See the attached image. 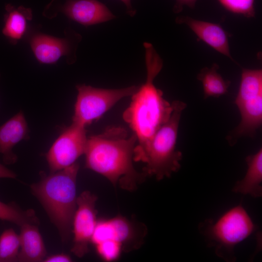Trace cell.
Listing matches in <instances>:
<instances>
[{
	"mask_svg": "<svg viewBox=\"0 0 262 262\" xmlns=\"http://www.w3.org/2000/svg\"><path fill=\"white\" fill-rule=\"evenodd\" d=\"M135 135L121 127L107 128L99 134L88 137L85 167L106 178L115 187L132 191L146 177L134 168Z\"/></svg>",
	"mask_w": 262,
	"mask_h": 262,
	"instance_id": "1",
	"label": "cell"
},
{
	"mask_svg": "<svg viewBox=\"0 0 262 262\" xmlns=\"http://www.w3.org/2000/svg\"><path fill=\"white\" fill-rule=\"evenodd\" d=\"M147 69L146 82L131 96L129 106L123 114L137 139L136 146L146 144L156 131L169 118L173 109L156 88L154 80L162 69L163 62L153 45L144 43Z\"/></svg>",
	"mask_w": 262,
	"mask_h": 262,
	"instance_id": "2",
	"label": "cell"
},
{
	"mask_svg": "<svg viewBox=\"0 0 262 262\" xmlns=\"http://www.w3.org/2000/svg\"><path fill=\"white\" fill-rule=\"evenodd\" d=\"M79 164L46 175L31 185L32 194L40 202L51 222L57 229L62 242L67 243L72 232L77 209L76 181Z\"/></svg>",
	"mask_w": 262,
	"mask_h": 262,
	"instance_id": "3",
	"label": "cell"
},
{
	"mask_svg": "<svg viewBox=\"0 0 262 262\" xmlns=\"http://www.w3.org/2000/svg\"><path fill=\"white\" fill-rule=\"evenodd\" d=\"M172 103L173 109L168 120L146 144L135 146L134 149L133 161L145 164L143 173L158 180L170 177L180 167L182 153L176 145L181 115L186 104L178 100Z\"/></svg>",
	"mask_w": 262,
	"mask_h": 262,
	"instance_id": "4",
	"label": "cell"
},
{
	"mask_svg": "<svg viewBox=\"0 0 262 262\" xmlns=\"http://www.w3.org/2000/svg\"><path fill=\"white\" fill-rule=\"evenodd\" d=\"M210 247L227 262L236 260L235 246L257 229L246 210L239 205L228 210L216 222L206 219L198 226Z\"/></svg>",
	"mask_w": 262,
	"mask_h": 262,
	"instance_id": "5",
	"label": "cell"
},
{
	"mask_svg": "<svg viewBox=\"0 0 262 262\" xmlns=\"http://www.w3.org/2000/svg\"><path fill=\"white\" fill-rule=\"evenodd\" d=\"M241 122L228 135L233 145L243 136L253 137L262 123V70L243 68L238 93L235 100Z\"/></svg>",
	"mask_w": 262,
	"mask_h": 262,
	"instance_id": "6",
	"label": "cell"
},
{
	"mask_svg": "<svg viewBox=\"0 0 262 262\" xmlns=\"http://www.w3.org/2000/svg\"><path fill=\"white\" fill-rule=\"evenodd\" d=\"M78 95L72 122L86 127L101 117L117 102L131 96L138 87L118 89L96 88L85 84L76 86Z\"/></svg>",
	"mask_w": 262,
	"mask_h": 262,
	"instance_id": "7",
	"label": "cell"
},
{
	"mask_svg": "<svg viewBox=\"0 0 262 262\" xmlns=\"http://www.w3.org/2000/svg\"><path fill=\"white\" fill-rule=\"evenodd\" d=\"M147 232L145 225L118 215L98 219L91 244L95 246L104 241H112L120 244L123 252H129L143 245Z\"/></svg>",
	"mask_w": 262,
	"mask_h": 262,
	"instance_id": "8",
	"label": "cell"
},
{
	"mask_svg": "<svg viewBox=\"0 0 262 262\" xmlns=\"http://www.w3.org/2000/svg\"><path fill=\"white\" fill-rule=\"evenodd\" d=\"M88 138L85 127L72 122L66 127L47 153L50 173L66 168L84 154Z\"/></svg>",
	"mask_w": 262,
	"mask_h": 262,
	"instance_id": "9",
	"label": "cell"
},
{
	"mask_svg": "<svg viewBox=\"0 0 262 262\" xmlns=\"http://www.w3.org/2000/svg\"><path fill=\"white\" fill-rule=\"evenodd\" d=\"M98 197L89 191L82 192L77 199V209L72 225L73 234L71 251L82 258L89 252V245L98 219L96 203Z\"/></svg>",
	"mask_w": 262,
	"mask_h": 262,
	"instance_id": "10",
	"label": "cell"
},
{
	"mask_svg": "<svg viewBox=\"0 0 262 262\" xmlns=\"http://www.w3.org/2000/svg\"><path fill=\"white\" fill-rule=\"evenodd\" d=\"M61 10L68 17L84 26L110 21L115 16L98 0H66Z\"/></svg>",
	"mask_w": 262,
	"mask_h": 262,
	"instance_id": "11",
	"label": "cell"
},
{
	"mask_svg": "<svg viewBox=\"0 0 262 262\" xmlns=\"http://www.w3.org/2000/svg\"><path fill=\"white\" fill-rule=\"evenodd\" d=\"M175 21L178 24L186 25L199 39L236 63L230 54L229 34L219 24L184 16H178Z\"/></svg>",
	"mask_w": 262,
	"mask_h": 262,
	"instance_id": "12",
	"label": "cell"
},
{
	"mask_svg": "<svg viewBox=\"0 0 262 262\" xmlns=\"http://www.w3.org/2000/svg\"><path fill=\"white\" fill-rule=\"evenodd\" d=\"M29 130L23 113L20 111L0 126V153L5 164L15 163L17 156L13 148L19 142L29 138Z\"/></svg>",
	"mask_w": 262,
	"mask_h": 262,
	"instance_id": "13",
	"label": "cell"
},
{
	"mask_svg": "<svg viewBox=\"0 0 262 262\" xmlns=\"http://www.w3.org/2000/svg\"><path fill=\"white\" fill-rule=\"evenodd\" d=\"M20 228L19 236L20 248L17 261L43 262L46 257L47 251L38 225L25 224Z\"/></svg>",
	"mask_w": 262,
	"mask_h": 262,
	"instance_id": "14",
	"label": "cell"
},
{
	"mask_svg": "<svg viewBox=\"0 0 262 262\" xmlns=\"http://www.w3.org/2000/svg\"><path fill=\"white\" fill-rule=\"evenodd\" d=\"M31 45L37 59L44 64L54 63L70 50L67 40L45 34L33 36Z\"/></svg>",
	"mask_w": 262,
	"mask_h": 262,
	"instance_id": "15",
	"label": "cell"
},
{
	"mask_svg": "<svg viewBox=\"0 0 262 262\" xmlns=\"http://www.w3.org/2000/svg\"><path fill=\"white\" fill-rule=\"evenodd\" d=\"M247 169L244 178L237 181L233 191L244 195H249L253 197L262 195V149L246 158Z\"/></svg>",
	"mask_w": 262,
	"mask_h": 262,
	"instance_id": "16",
	"label": "cell"
},
{
	"mask_svg": "<svg viewBox=\"0 0 262 262\" xmlns=\"http://www.w3.org/2000/svg\"><path fill=\"white\" fill-rule=\"evenodd\" d=\"M4 15L2 34L13 43L20 39L26 31L27 21L31 19L32 10L23 6L16 8L7 4Z\"/></svg>",
	"mask_w": 262,
	"mask_h": 262,
	"instance_id": "17",
	"label": "cell"
},
{
	"mask_svg": "<svg viewBox=\"0 0 262 262\" xmlns=\"http://www.w3.org/2000/svg\"><path fill=\"white\" fill-rule=\"evenodd\" d=\"M218 69V65L213 64L210 68H203L197 74V79L202 84L204 99L218 98L228 92L230 82L223 78Z\"/></svg>",
	"mask_w": 262,
	"mask_h": 262,
	"instance_id": "18",
	"label": "cell"
},
{
	"mask_svg": "<svg viewBox=\"0 0 262 262\" xmlns=\"http://www.w3.org/2000/svg\"><path fill=\"white\" fill-rule=\"evenodd\" d=\"M0 219L19 227L25 224H39V220L33 210H23L14 203L7 204L0 201Z\"/></svg>",
	"mask_w": 262,
	"mask_h": 262,
	"instance_id": "19",
	"label": "cell"
},
{
	"mask_svg": "<svg viewBox=\"0 0 262 262\" xmlns=\"http://www.w3.org/2000/svg\"><path fill=\"white\" fill-rule=\"evenodd\" d=\"M19 248V235L12 229L5 230L0 236V262L17 261Z\"/></svg>",
	"mask_w": 262,
	"mask_h": 262,
	"instance_id": "20",
	"label": "cell"
},
{
	"mask_svg": "<svg viewBox=\"0 0 262 262\" xmlns=\"http://www.w3.org/2000/svg\"><path fill=\"white\" fill-rule=\"evenodd\" d=\"M227 10L247 18L254 17L255 0H217Z\"/></svg>",
	"mask_w": 262,
	"mask_h": 262,
	"instance_id": "21",
	"label": "cell"
},
{
	"mask_svg": "<svg viewBox=\"0 0 262 262\" xmlns=\"http://www.w3.org/2000/svg\"><path fill=\"white\" fill-rule=\"evenodd\" d=\"M94 246L98 255L106 262L118 260L123 252L121 245L112 241H104Z\"/></svg>",
	"mask_w": 262,
	"mask_h": 262,
	"instance_id": "22",
	"label": "cell"
},
{
	"mask_svg": "<svg viewBox=\"0 0 262 262\" xmlns=\"http://www.w3.org/2000/svg\"><path fill=\"white\" fill-rule=\"evenodd\" d=\"M197 0H176L175 4L173 8L175 13H179L182 10L184 6H187L191 8H194Z\"/></svg>",
	"mask_w": 262,
	"mask_h": 262,
	"instance_id": "23",
	"label": "cell"
},
{
	"mask_svg": "<svg viewBox=\"0 0 262 262\" xmlns=\"http://www.w3.org/2000/svg\"><path fill=\"white\" fill-rule=\"evenodd\" d=\"M72 261L70 256L65 253H60L46 256L44 262H70Z\"/></svg>",
	"mask_w": 262,
	"mask_h": 262,
	"instance_id": "24",
	"label": "cell"
},
{
	"mask_svg": "<svg viewBox=\"0 0 262 262\" xmlns=\"http://www.w3.org/2000/svg\"><path fill=\"white\" fill-rule=\"evenodd\" d=\"M16 176L15 173L0 163V178L15 179Z\"/></svg>",
	"mask_w": 262,
	"mask_h": 262,
	"instance_id": "25",
	"label": "cell"
},
{
	"mask_svg": "<svg viewBox=\"0 0 262 262\" xmlns=\"http://www.w3.org/2000/svg\"><path fill=\"white\" fill-rule=\"evenodd\" d=\"M126 7L127 13L130 16H133L135 14V11L132 8L131 0H120Z\"/></svg>",
	"mask_w": 262,
	"mask_h": 262,
	"instance_id": "26",
	"label": "cell"
}]
</instances>
